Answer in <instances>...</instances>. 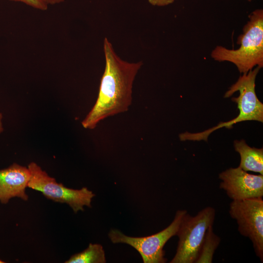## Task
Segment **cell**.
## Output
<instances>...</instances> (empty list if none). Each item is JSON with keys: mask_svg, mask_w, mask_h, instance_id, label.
I'll return each instance as SVG.
<instances>
[{"mask_svg": "<svg viewBox=\"0 0 263 263\" xmlns=\"http://www.w3.org/2000/svg\"><path fill=\"white\" fill-rule=\"evenodd\" d=\"M103 49L105 70L96 101L81 122L85 129H94L103 119L128 110L132 102L133 83L143 65L142 61L129 62L122 59L107 38Z\"/></svg>", "mask_w": 263, "mask_h": 263, "instance_id": "6da1fadb", "label": "cell"}, {"mask_svg": "<svg viewBox=\"0 0 263 263\" xmlns=\"http://www.w3.org/2000/svg\"><path fill=\"white\" fill-rule=\"evenodd\" d=\"M237 38V49L217 45L210 54L215 61L234 64L240 73H247L255 66L263 67V10L256 9Z\"/></svg>", "mask_w": 263, "mask_h": 263, "instance_id": "7a4b0ae2", "label": "cell"}, {"mask_svg": "<svg viewBox=\"0 0 263 263\" xmlns=\"http://www.w3.org/2000/svg\"><path fill=\"white\" fill-rule=\"evenodd\" d=\"M261 68L257 66L247 73L239 77L237 81L227 91L224 97H229L239 92L238 97H232V100L237 104L239 113L232 120L220 123L217 126L203 132L191 133L185 132L179 135L181 141H207L209 134L214 131L223 127L230 129L232 125L238 122L255 120L263 122V104L257 97L255 92V80Z\"/></svg>", "mask_w": 263, "mask_h": 263, "instance_id": "3957f363", "label": "cell"}, {"mask_svg": "<svg viewBox=\"0 0 263 263\" xmlns=\"http://www.w3.org/2000/svg\"><path fill=\"white\" fill-rule=\"evenodd\" d=\"M215 210L207 207L194 216L188 212L184 215L176 235L178 237L176 252L170 263H195L208 228L213 225Z\"/></svg>", "mask_w": 263, "mask_h": 263, "instance_id": "277c9868", "label": "cell"}, {"mask_svg": "<svg viewBox=\"0 0 263 263\" xmlns=\"http://www.w3.org/2000/svg\"><path fill=\"white\" fill-rule=\"evenodd\" d=\"M27 167L30 172L28 188L41 192L48 199L67 204L75 213L83 211L84 206L91 207L92 200L95 194L87 188L80 189L67 188L57 183L34 162Z\"/></svg>", "mask_w": 263, "mask_h": 263, "instance_id": "5b68a950", "label": "cell"}, {"mask_svg": "<svg viewBox=\"0 0 263 263\" xmlns=\"http://www.w3.org/2000/svg\"><path fill=\"white\" fill-rule=\"evenodd\" d=\"M187 212L178 210L171 223L166 228L154 234L142 237L126 236L120 231L112 229L108 236L113 243H124L134 248L141 255L144 263H164L163 247L172 237L176 235L182 219Z\"/></svg>", "mask_w": 263, "mask_h": 263, "instance_id": "8992f818", "label": "cell"}, {"mask_svg": "<svg viewBox=\"0 0 263 263\" xmlns=\"http://www.w3.org/2000/svg\"><path fill=\"white\" fill-rule=\"evenodd\" d=\"M229 213L240 233L251 241L256 256L263 261V200L253 198L232 200Z\"/></svg>", "mask_w": 263, "mask_h": 263, "instance_id": "52a82bcc", "label": "cell"}, {"mask_svg": "<svg viewBox=\"0 0 263 263\" xmlns=\"http://www.w3.org/2000/svg\"><path fill=\"white\" fill-rule=\"evenodd\" d=\"M219 178L222 181L220 188L232 200L263 196V175L249 174L238 167L222 172Z\"/></svg>", "mask_w": 263, "mask_h": 263, "instance_id": "ba28073f", "label": "cell"}, {"mask_svg": "<svg viewBox=\"0 0 263 263\" xmlns=\"http://www.w3.org/2000/svg\"><path fill=\"white\" fill-rule=\"evenodd\" d=\"M30 178V172L28 168L17 163L0 169V202L7 204L14 197L24 201L28 199L26 193Z\"/></svg>", "mask_w": 263, "mask_h": 263, "instance_id": "9c48e42d", "label": "cell"}, {"mask_svg": "<svg viewBox=\"0 0 263 263\" xmlns=\"http://www.w3.org/2000/svg\"><path fill=\"white\" fill-rule=\"evenodd\" d=\"M235 150L241 157L240 167L243 170L258 172L263 175V149L248 146L243 139L235 140Z\"/></svg>", "mask_w": 263, "mask_h": 263, "instance_id": "30bf717a", "label": "cell"}, {"mask_svg": "<svg viewBox=\"0 0 263 263\" xmlns=\"http://www.w3.org/2000/svg\"><path fill=\"white\" fill-rule=\"evenodd\" d=\"M106 262L103 246L90 244L83 251L73 255L65 263H105Z\"/></svg>", "mask_w": 263, "mask_h": 263, "instance_id": "8fae6325", "label": "cell"}, {"mask_svg": "<svg viewBox=\"0 0 263 263\" xmlns=\"http://www.w3.org/2000/svg\"><path fill=\"white\" fill-rule=\"evenodd\" d=\"M221 241L213 230V225L207 229L195 263H211L215 251Z\"/></svg>", "mask_w": 263, "mask_h": 263, "instance_id": "7c38bea8", "label": "cell"}, {"mask_svg": "<svg viewBox=\"0 0 263 263\" xmlns=\"http://www.w3.org/2000/svg\"><path fill=\"white\" fill-rule=\"evenodd\" d=\"M11 1L20 2L36 9L46 10L48 4L45 0H9Z\"/></svg>", "mask_w": 263, "mask_h": 263, "instance_id": "4fadbf2b", "label": "cell"}, {"mask_svg": "<svg viewBox=\"0 0 263 263\" xmlns=\"http://www.w3.org/2000/svg\"><path fill=\"white\" fill-rule=\"evenodd\" d=\"M175 0H148L153 6H165L172 3Z\"/></svg>", "mask_w": 263, "mask_h": 263, "instance_id": "5bb4252c", "label": "cell"}, {"mask_svg": "<svg viewBox=\"0 0 263 263\" xmlns=\"http://www.w3.org/2000/svg\"><path fill=\"white\" fill-rule=\"evenodd\" d=\"M64 0H45L46 2L47 3V4L53 5V4H58L60 3H61L64 1Z\"/></svg>", "mask_w": 263, "mask_h": 263, "instance_id": "9a60e30c", "label": "cell"}, {"mask_svg": "<svg viewBox=\"0 0 263 263\" xmlns=\"http://www.w3.org/2000/svg\"><path fill=\"white\" fill-rule=\"evenodd\" d=\"M2 121H3V115H2V113L0 112V133H1L3 131Z\"/></svg>", "mask_w": 263, "mask_h": 263, "instance_id": "2e32d148", "label": "cell"}, {"mask_svg": "<svg viewBox=\"0 0 263 263\" xmlns=\"http://www.w3.org/2000/svg\"><path fill=\"white\" fill-rule=\"evenodd\" d=\"M5 262L0 259V263H5Z\"/></svg>", "mask_w": 263, "mask_h": 263, "instance_id": "e0dca14e", "label": "cell"}, {"mask_svg": "<svg viewBox=\"0 0 263 263\" xmlns=\"http://www.w3.org/2000/svg\"><path fill=\"white\" fill-rule=\"evenodd\" d=\"M247 0L249 1H251V0Z\"/></svg>", "mask_w": 263, "mask_h": 263, "instance_id": "ac0fdd59", "label": "cell"}]
</instances>
